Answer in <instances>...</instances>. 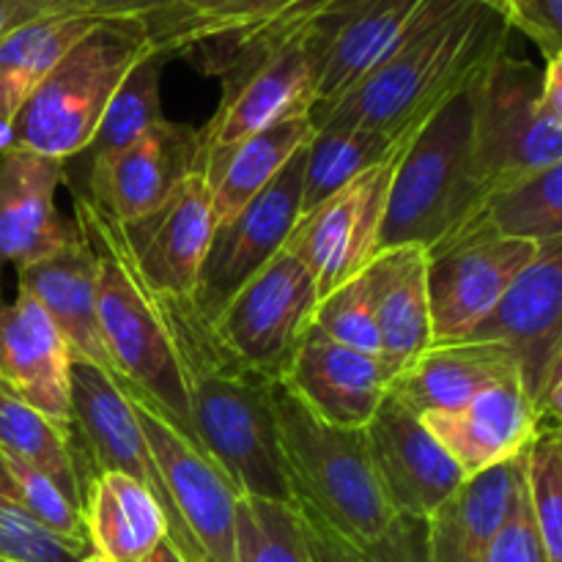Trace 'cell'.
I'll return each instance as SVG.
<instances>
[{
  "mask_svg": "<svg viewBox=\"0 0 562 562\" xmlns=\"http://www.w3.org/2000/svg\"><path fill=\"white\" fill-rule=\"evenodd\" d=\"M305 148L291 157L267 190L258 192L234 217L214 225L195 289L190 294L195 311L209 322H214L234 300L236 291L283 250L300 220Z\"/></svg>",
  "mask_w": 562,
  "mask_h": 562,
  "instance_id": "11",
  "label": "cell"
},
{
  "mask_svg": "<svg viewBox=\"0 0 562 562\" xmlns=\"http://www.w3.org/2000/svg\"><path fill=\"white\" fill-rule=\"evenodd\" d=\"M562 165V58L505 49L472 86V173L481 198Z\"/></svg>",
  "mask_w": 562,
  "mask_h": 562,
  "instance_id": "5",
  "label": "cell"
},
{
  "mask_svg": "<svg viewBox=\"0 0 562 562\" xmlns=\"http://www.w3.org/2000/svg\"><path fill=\"white\" fill-rule=\"evenodd\" d=\"M280 384L318 420L338 428H366L387 395L390 376L376 357L311 327Z\"/></svg>",
  "mask_w": 562,
  "mask_h": 562,
  "instance_id": "20",
  "label": "cell"
},
{
  "mask_svg": "<svg viewBox=\"0 0 562 562\" xmlns=\"http://www.w3.org/2000/svg\"><path fill=\"white\" fill-rule=\"evenodd\" d=\"M132 267L162 296H190L212 239L209 187L201 173L181 181L168 201L135 223H119Z\"/></svg>",
  "mask_w": 562,
  "mask_h": 562,
  "instance_id": "18",
  "label": "cell"
},
{
  "mask_svg": "<svg viewBox=\"0 0 562 562\" xmlns=\"http://www.w3.org/2000/svg\"><path fill=\"white\" fill-rule=\"evenodd\" d=\"M170 0H88V9L102 20H143Z\"/></svg>",
  "mask_w": 562,
  "mask_h": 562,
  "instance_id": "44",
  "label": "cell"
},
{
  "mask_svg": "<svg viewBox=\"0 0 562 562\" xmlns=\"http://www.w3.org/2000/svg\"><path fill=\"white\" fill-rule=\"evenodd\" d=\"M234 562H318L289 503L239 497Z\"/></svg>",
  "mask_w": 562,
  "mask_h": 562,
  "instance_id": "37",
  "label": "cell"
},
{
  "mask_svg": "<svg viewBox=\"0 0 562 562\" xmlns=\"http://www.w3.org/2000/svg\"><path fill=\"white\" fill-rule=\"evenodd\" d=\"M300 525L318 562H428V519L395 516L393 525L371 541H351L324 525L311 510L296 508Z\"/></svg>",
  "mask_w": 562,
  "mask_h": 562,
  "instance_id": "36",
  "label": "cell"
},
{
  "mask_svg": "<svg viewBox=\"0 0 562 562\" xmlns=\"http://www.w3.org/2000/svg\"><path fill=\"white\" fill-rule=\"evenodd\" d=\"M88 552V541H69L38 525L14 497L0 464V558L14 562H80Z\"/></svg>",
  "mask_w": 562,
  "mask_h": 562,
  "instance_id": "40",
  "label": "cell"
},
{
  "mask_svg": "<svg viewBox=\"0 0 562 562\" xmlns=\"http://www.w3.org/2000/svg\"><path fill=\"white\" fill-rule=\"evenodd\" d=\"M488 236L525 239L536 245L562 239V165L488 192L426 256L448 250L461 241L488 239Z\"/></svg>",
  "mask_w": 562,
  "mask_h": 562,
  "instance_id": "27",
  "label": "cell"
},
{
  "mask_svg": "<svg viewBox=\"0 0 562 562\" xmlns=\"http://www.w3.org/2000/svg\"><path fill=\"white\" fill-rule=\"evenodd\" d=\"M464 340L499 344L519 362L538 423L560 428L562 415V239L541 245L492 313Z\"/></svg>",
  "mask_w": 562,
  "mask_h": 562,
  "instance_id": "8",
  "label": "cell"
},
{
  "mask_svg": "<svg viewBox=\"0 0 562 562\" xmlns=\"http://www.w3.org/2000/svg\"><path fill=\"white\" fill-rule=\"evenodd\" d=\"M77 9H88V0H0V42L25 22Z\"/></svg>",
  "mask_w": 562,
  "mask_h": 562,
  "instance_id": "43",
  "label": "cell"
},
{
  "mask_svg": "<svg viewBox=\"0 0 562 562\" xmlns=\"http://www.w3.org/2000/svg\"><path fill=\"white\" fill-rule=\"evenodd\" d=\"M82 519L91 549L113 562H140L165 541V516L154 494L119 472L88 481Z\"/></svg>",
  "mask_w": 562,
  "mask_h": 562,
  "instance_id": "28",
  "label": "cell"
},
{
  "mask_svg": "<svg viewBox=\"0 0 562 562\" xmlns=\"http://www.w3.org/2000/svg\"><path fill=\"white\" fill-rule=\"evenodd\" d=\"M406 143L393 140L382 132L349 130V126H316L305 148V170H302L300 217L313 212L318 203L371 170L373 165L387 162L401 154Z\"/></svg>",
  "mask_w": 562,
  "mask_h": 562,
  "instance_id": "33",
  "label": "cell"
},
{
  "mask_svg": "<svg viewBox=\"0 0 562 562\" xmlns=\"http://www.w3.org/2000/svg\"><path fill=\"white\" fill-rule=\"evenodd\" d=\"M368 272L376 289L379 362L393 382L434 344L428 256L423 247H393L379 252Z\"/></svg>",
  "mask_w": 562,
  "mask_h": 562,
  "instance_id": "25",
  "label": "cell"
},
{
  "mask_svg": "<svg viewBox=\"0 0 562 562\" xmlns=\"http://www.w3.org/2000/svg\"><path fill=\"white\" fill-rule=\"evenodd\" d=\"M505 49H510V25L503 11L486 0H445L371 75L329 108L313 110V130L349 126L409 143Z\"/></svg>",
  "mask_w": 562,
  "mask_h": 562,
  "instance_id": "1",
  "label": "cell"
},
{
  "mask_svg": "<svg viewBox=\"0 0 562 562\" xmlns=\"http://www.w3.org/2000/svg\"><path fill=\"white\" fill-rule=\"evenodd\" d=\"M510 31H521L543 60L562 58V0H494Z\"/></svg>",
  "mask_w": 562,
  "mask_h": 562,
  "instance_id": "41",
  "label": "cell"
},
{
  "mask_svg": "<svg viewBox=\"0 0 562 562\" xmlns=\"http://www.w3.org/2000/svg\"><path fill=\"white\" fill-rule=\"evenodd\" d=\"M401 154L390 157L387 162L373 165L371 170L318 203L313 212L302 214L285 239L283 250L305 263L316 280L322 300L346 280L360 274L376 256L379 234L387 212L390 181Z\"/></svg>",
  "mask_w": 562,
  "mask_h": 562,
  "instance_id": "13",
  "label": "cell"
},
{
  "mask_svg": "<svg viewBox=\"0 0 562 562\" xmlns=\"http://www.w3.org/2000/svg\"><path fill=\"white\" fill-rule=\"evenodd\" d=\"M420 420L464 477L525 456L541 428L519 379L483 390L461 409L423 415Z\"/></svg>",
  "mask_w": 562,
  "mask_h": 562,
  "instance_id": "22",
  "label": "cell"
},
{
  "mask_svg": "<svg viewBox=\"0 0 562 562\" xmlns=\"http://www.w3.org/2000/svg\"><path fill=\"white\" fill-rule=\"evenodd\" d=\"M198 173V130L162 119L140 140L91 159L88 198L115 223H135Z\"/></svg>",
  "mask_w": 562,
  "mask_h": 562,
  "instance_id": "17",
  "label": "cell"
},
{
  "mask_svg": "<svg viewBox=\"0 0 562 562\" xmlns=\"http://www.w3.org/2000/svg\"><path fill=\"white\" fill-rule=\"evenodd\" d=\"M0 562H14V560H3V558H0Z\"/></svg>",
  "mask_w": 562,
  "mask_h": 562,
  "instance_id": "47",
  "label": "cell"
},
{
  "mask_svg": "<svg viewBox=\"0 0 562 562\" xmlns=\"http://www.w3.org/2000/svg\"><path fill=\"white\" fill-rule=\"evenodd\" d=\"M357 3H366V0H274L250 25H245L236 33H228L223 38L198 44L190 53H184V58L195 60L198 69L206 71V75L223 77L234 66L261 58V55L272 53L274 47H283V44L305 36L311 25H316L318 20L338 14V11ZM486 3L497 9L494 0H486Z\"/></svg>",
  "mask_w": 562,
  "mask_h": 562,
  "instance_id": "31",
  "label": "cell"
},
{
  "mask_svg": "<svg viewBox=\"0 0 562 562\" xmlns=\"http://www.w3.org/2000/svg\"><path fill=\"white\" fill-rule=\"evenodd\" d=\"M272 3L274 0H170L137 22L143 25L148 47L173 58L198 44L241 31Z\"/></svg>",
  "mask_w": 562,
  "mask_h": 562,
  "instance_id": "34",
  "label": "cell"
},
{
  "mask_svg": "<svg viewBox=\"0 0 562 562\" xmlns=\"http://www.w3.org/2000/svg\"><path fill=\"white\" fill-rule=\"evenodd\" d=\"M311 137V113L294 115V119L280 121V124L241 140L214 168L201 173L209 187L214 225L231 220L258 192L267 190L278 179L280 170L291 162V157L307 146Z\"/></svg>",
  "mask_w": 562,
  "mask_h": 562,
  "instance_id": "30",
  "label": "cell"
},
{
  "mask_svg": "<svg viewBox=\"0 0 562 562\" xmlns=\"http://www.w3.org/2000/svg\"><path fill=\"white\" fill-rule=\"evenodd\" d=\"M519 379V362L505 346L486 340L434 344L390 382V393L417 417L453 412L494 384Z\"/></svg>",
  "mask_w": 562,
  "mask_h": 562,
  "instance_id": "24",
  "label": "cell"
},
{
  "mask_svg": "<svg viewBox=\"0 0 562 562\" xmlns=\"http://www.w3.org/2000/svg\"><path fill=\"white\" fill-rule=\"evenodd\" d=\"M313 327L322 329L327 338L379 360L376 289L368 267L318 302Z\"/></svg>",
  "mask_w": 562,
  "mask_h": 562,
  "instance_id": "39",
  "label": "cell"
},
{
  "mask_svg": "<svg viewBox=\"0 0 562 562\" xmlns=\"http://www.w3.org/2000/svg\"><path fill=\"white\" fill-rule=\"evenodd\" d=\"M124 395L140 423L173 505L176 532L168 543L184 562H234L236 503L241 494L223 470L192 448L154 406L126 390Z\"/></svg>",
  "mask_w": 562,
  "mask_h": 562,
  "instance_id": "9",
  "label": "cell"
},
{
  "mask_svg": "<svg viewBox=\"0 0 562 562\" xmlns=\"http://www.w3.org/2000/svg\"><path fill=\"white\" fill-rule=\"evenodd\" d=\"M525 481V456L467 477L428 516V562H488V552Z\"/></svg>",
  "mask_w": 562,
  "mask_h": 562,
  "instance_id": "26",
  "label": "cell"
},
{
  "mask_svg": "<svg viewBox=\"0 0 562 562\" xmlns=\"http://www.w3.org/2000/svg\"><path fill=\"white\" fill-rule=\"evenodd\" d=\"M477 198L470 88L434 113L398 157L376 256L409 245L428 252L472 212Z\"/></svg>",
  "mask_w": 562,
  "mask_h": 562,
  "instance_id": "7",
  "label": "cell"
},
{
  "mask_svg": "<svg viewBox=\"0 0 562 562\" xmlns=\"http://www.w3.org/2000/svg\"><path fill=\"white\" fill-rule=\"evenodd\" d=\"M16 289L31 294L64 335L75 360H86L113 376L97 316V261L86 236L53 256L16 269Z\"/></svg>",
  "mask_w": 562,
  "mask_h": 562,
  "instance_id": "23",
  "label": "cell"
},
{
  "mask_svg": "<svg viewBox=\"0 0 562 562\" xmlns=\"http://www.w3.org/2000/svg\"><path fill=\"white\" fill-rule=\"evenodd\" d=\"M157 302L173 340L201 450L241 497L291 505L272 412L278 382L245 366L190 296L157 294Z\"/></svg>",
  "mask_w": 562,
  "mask_h": 562,
  "instance_id": "2",
  "label": "cell"
},
{
  "mask_svg": "<svg viewBox=\"0 0 562 562\" xmlns=\"http://www.w3.org/2000/svg\"><path fill=\"white\" fill-rule=\"evenodd\" d=\"M316 280L300 258L280 250L214 318V333L245 366L280 382L318 311Z\"/></svg>",
  "mask_w": 562,
  "mask_h": 562,
  "instance_id": "10",
  "label": "cell"
},
{
  "mask_svg": "<svg viewBox=\"0 0 562 562\" xmlns=\"http://www.w3.org/2000/svg\"><path fill=\"white\" fill-rule=\"evenodd\" d=\"M71 217L97 261V316L113 379L126 393L154 406L192 448L201 450L168 324L157 294L132 267L121 225L77 190L71 192Z\"/></svg>",
  "mask_w": 562,
  "mask_h": 562,
  "instance_id": "3",
  "label": "cell"
},
{
  "mask_svg": "<svg viewBox=\"0 0 562 562\" xmlns=\"http://www.w3.org/2000/svg\"><path fill=\"white\" fill-rule=\"evenodd\" d=\"M217 113L198 130V173L220 162L247 137L294 115L311 113L316 104L307 33L272 53L225 71Z\"/></svg>",
  "mask_w": 562,
  "mask_h": 562,
  "instance_id": "12",
  "label": "cell"
},
{
  "mask_svg": "<svg viewBox=\"0 0 562 562\" xmlns=\"http://www.w3.org/2000/svg\"><path fill=\"white\" fill-rule=\"evenodd\" d=\"M488 562H547L543 560L536 527H532L525 481H521L519 492H516L514 503H510L508 516H505L503 527H499L497 538H494Z\"/></svg>",
  "mask_w": 562,
  "mask_h": 562,
  "instance_id": "42",
  "label": "cell"
},
{
  "mask_svg": "<svg viewBox=\"0 0 562 562\" xmlns=\"http://www.w3.org/2000/svg\"><path fill=\"white\" fill-rule=\"evenodd\" d=\"M442 3L445 0H366L311 25L307 53L316 91L313 110L338 102Z\"/></svg>",
  "mask_w": 562,
  "mask_h": 562,
  "instance_id": "14",
  "label": "cell"
},
{
  "mask_svg": "<svg viewBox=\"0 0 562 562\" xmlns=\"http://www.w3.org/2000/svg\"><path fill=\"white\" fill-rule=\"evenodd\" d=\"M64 179L60 159L0 146V263L22 269L80 236L75 217L55 206Z\"/></svg>",
  "mask_w": 562,
  "mask_h": 562,
  "instance_id": "19",
  "label": "cell"
},
{
  "mask_svg": "<svg viewBox=\"0 0 562 562\" xmlns=\"http://www.w3.org/2000/svg\"><path fill=\"white\" fill-rule=\"evenodd\" d=\"M140 562H184V560H181L179 554H176V549L170 547L168 541H162L157 549H154L151 554H148V558H143Z\"/></svg>",
  "mask_w": 562,
  "mask_h": 562,
  "instance_id": "45",
  "label": "cell"
},
{
  "mask_svg": "<svg viewBox=\"0 0 562 562\" xmlns=\"http://www.w3.org/2000/svg\"><path fill=\"white\" fill-rule=\"evenodd\" d=\"M362 431L373 475L395 516L428 519L464 486V472L448 450L390 390Z\"/></svg>",
  "mask_w": 562,
  "mask_h": 562,
  "instance_id": "15",
  "label": "cell"
},
{
  "mask_svg": "<svg viewBox=\"0 0 562 562\" xmlns=\"http://www.w3.org/2000/svg\"><path fill=\"white\" fill-rule=\"evenodd\" d=\"M525 494L547 562H562V434L538 428L525 453Z\"/></svg>",
  "mask_w": 562,
  "mask_h": 562,
  "instance_id": "38",
  "label": "cell"
},
{
  "mask_svg": "<svg viewBox=\"0 0 562 562\" xmlns=\"http://www.w3.org/2000/svg\"><path fill=\"white\" fill-rule=\"evenodd\" d=\"M80 562H113L110 558H104L102 552H97V549H91V552L86 554V558H82Z\"/></svg>",
  "mask_w": 562,
  "mask_h": 562,
  "instance_id": "46",
  "label": "cell"
},
{
  "mask_svg": "<svg viewBox=\"0 0 562 562\" xmlns=\"http://www.w3.org/2000/svg\"><path fill=\"white\" fill-rule=\"evenodd\" d=\"M0 384L69 428L71 351L44 307L20 289L14 300L0 302Z\"/></svg>",
  "mask_w": 562,
  "mask_h": 562,
  "instance_id": "21",
  "label": "cell"
},
{
  "mask_svg": "<svg viewBox=\"0 0 562 562\" xmlns=\"http://www.w3.org/2000/svg\"><path fill=\"white\" fill-rule=\"evenodd\" d=\"M165 64H168V58L162 53L148 49L126 71L119 91L113 93L102 121H99L91 146H88L91 159L108 157V154L132 146L165 119L162 99H159Z\"/></svg>",
  "mask_w": 562,
  "mask_h": 562,
  "instance_id": "35",
  "label": "cell"
},
{
  "mask_svg": "<svg viewBox=\"0 0 562 562\" xmlns=\"http://www.w3.org/2000/svg\"><path fill=\"white\" fill-rule=\"evenodd\" d=\"M137 20H102L38 82L9 126L5 146L66 162L86 154L126 71L148 53Z\"/></svg>",
  "mask_w": 562,
  "mask_h": 562,
  "instance_id": "6",
  "label": "cell"
},
{
  "mask_svg": "<svg viewBox=\"0 0 562 562\" xmlns=\"http://www.w3.org/2000/svg\"><path fill=\"white\" fill-rule=\"evenodd\" d=\"M0 450L49 477L75 508L86 505L69 428L58 426L0 384Z\"/></svg>",
  "mask_w": 562,
  "mask_h": 562,
  "instance_id": "32",
  "label": "cell"
},
{
  "mask_svg": "<svg viewBox=\"0 0 562 562\" xmlns=\"http://www.w3.org/2000/svg\"><path fill=\"white\" fill-rule=\"evenodd\" d=\"M538 250L536 241L488 236L431 252L426 280L434 344L470 338Z\"/></svg>",
  "mask_w": 562,
  "mask_h": 562,
  "instance_id": "16",
  "label": "cell"
},
{
  "mask_svg": "<svg viewBox=\"0 0 562 562\" xmlns=\"http://www.w3.org/2000/svg\"><path fill=\"white\" fill-rule=\"evenodd\" d=\"M102 16L88 9L58 11L25 22L0 42V146L22 104L55 64L93 31Z\"/></svg>",
  "mask_w": 562,
  "mask_h": 562,
  "instance_id": "29",
  "label": "cell"
},
{
  "mask_svg": "<svg viewBox=\"0 0 562 562\" xmlns=\"http://www.w3.org/2000/svg\"><path fill=\"white\" fill-rule=\"evenodd\" d=\"M272 412L291 505L351 541L382 536L395 514L373 475L366 431L318 420L280 382L272 390Z\"/></svg>",
  "mask_w": 562,
  "mask_h": 562,
  "instance_id": "4",
  "label": "cell"
}]
</instances>
